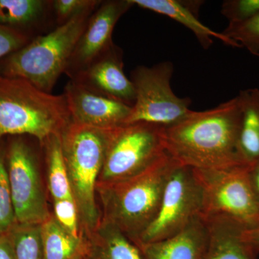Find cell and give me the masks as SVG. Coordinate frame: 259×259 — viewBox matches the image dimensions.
I'll return each mask as SVG.
<instances>
[{
    "label": "cell",
    "mask_w": 259,
    "mask_h": 259,
    "mask_svg": "<svg viewBox=\"0 0 259 259\" xmlns=\"http://www.w3.org/2000/svg\"><path fill=\"white\" fill-rule=\"evenodd\" d=\"M3 139L0 140V236L9 233L18 224L8 179Z\"/></svg>",
    "instance_id": "cell-23"
},
{
    "label": "cell",
    "mask_w": 259,
    "mask_h": 259,
    "mask_svg": "<svg viewBox=\"0 0 259 259\" xmlns=\"http://www.w3.org/2000/svg\"><path fill=\"white\" fill-rule=\"evenodd\" d=\"M101 2L100 0H53L56 26L64 25L84 10L98 6Z\"/></svg>",
    "instance_id": "cell-27"
},
{
    "label": "cell",
    "mask_w": 259,
    "mask_h": 259,
    "mask_svg": "<svg viewBox=\"0 0 259 259\" xmlns=\"http://www.w3.org/2000/svg\"><path fill=\"white\" fill-rule=\"evenodd\" d=\"M112 130L71 122L61 135L70 186L84 233L94 231L101 223L97 186Z\"/></svg>",
    "instance_id": "cell-4"
},
{
    "label": "cell",
    "mask_w": 259,
    "mask_h": 259,
    "mask_svg": "<svg viewBox=\"0 0 259 259\" xmlns=\"http://www.w3.org/2000/svg\"><path fill=\"white\" fill-rule=\"evenodd\" d=\"M83 259H89V258H88V256H87V255H86V256H85V257H84V258H83Z\"/></svg>",
    "instance_id": "cell-32"
},
{
    "label": "cell",
    "mask_w": 259,
    "mask_h": 259,
    "mask_svg": "<svg viewBox=\"0 0 259 259\" xmlns=\"http://www.w3.org/2000/svg\"><path fill=\"white\" fill-rule=\"evenodd\" d=\"M84 234L89 259H142L139 248L110 223L101 221L94 231Z\"/></svg>",
    "instance_id": "cell-18"
},
{
    "label": "cell",
    "mask_w": 259,
    "mask_h": 259,
    "mask_svg": "<svg viewBox=\"0 0 259 259\" xmlns=\"http://www.w3.org/2000/svg\"><path fill=\"white\" fill-rule=\"evenodd\" d=\"M70 123L64 94L46 93L27 80L0 75V140L29 136L42 146Z\"/></svg>",
    "instance_id": "cell-3"
},
{
    "label": "cell",
    "mask_w": 259,
    "mask_h": 259,
    "mask_svg": "<svg viewBox=\"0 0 259 259\" xmlns=\"http://www.w3.org/2000/svg\"><path fill=\"white\" fill-rule=\"evenodd\" d=\"M207 237V223L199 214L175 236L137 247L142 259H202Z\"/></svg>",
    "instance_id": "cell-15"
},
{
    "label": "cell",
    "mask_w": 259,
    "mask_h": 259,
    "mask_svg": "<svg viewBox=\"0 0 259 259\" xmlns=\"http://www.w3.org/2000/svg\"><path fill=\"white\" fill-rule=\"evenodd\" d=\"M134 5L145 10L157 13L173 19L193 32L204 49H208L216 38L226 45L239 47L238 44L225 36L222 32H216L201 23L197 11L200 3H186L178 0H132Z\"/></svg>",
    "instance_id": "cell-16"
},
{
    "label": "cell",
    "mask_w": 259,
    "mask_h": 259,
    "mask_svg": "<svg viewBox=\"0 0 259 259\" xmlns=\"http://www.w3.org/2000/svg\"><path fill=\"white\" fill-rule=\"evenodd\" d=\"M178 163L166 151L136 176L97 185L101 221L115 226L136 245L156 218L167 181Z\"/></svg>",
    "instance_id": "cell-2"
},
{
    "label": "cell",
    "mask_w": 259,
    "mask_h": 259,
    "mask_svg": "<svg viewBox=\"0 0 259 259\" xmlns=\"http://www.w3.org/2000/svg\"><path fill=\"white\" fill-rule=\"evenodd\" d=\"M174 65L163 61L153 66H139L131 71L136 101L125 125L146 122L166 127L182 120L190 111V98L174 93L171 79Z\"/></svg>",
    "instance_id": "cell-9"
},
{
    "label": "cell",
    "mask_w": 259,
    "mask_h": 259,
    "mask_svg": "<svg viewBox=\"0 0 259 259\" xmlns=\"http://www.w3.org/2000/svg\"><path fill=\"white\" fill-rule=\"evenodd\" d=\"M221 13L229 23L246 21L259 14V0H226Z\"/></svg>",
    "instance_id": "cell-26"
},
{
    "label": "cell",
    "mask_w": 259,
    "mask_h": 259,
    "mask_svg": "<svg viewBox=\"0 0 259 259\" xmlns=\"http://www.w3.org/2000/svg\"><path fill=\"white\" fill-rule=\"evenodd\" d=\"M42 148L48 168V185L53 201L74 199L63 155L61 136H52L44 143Z\"/></svg>",
    "instance_id": "cell-21"
},
{
    "label": "cell",
    "mask_w": 259,
    "mask_h": 259,
    "mask_svg": "<svg viewBox=\"0 0 259 259\" xmlns=\"http://www.w3.org/2000/svg\"><path fill=\"white\" fill-rule=\"evenodd\" d=\"M242 101L239 151L247 164L259 158V90L249 89L239 93Z\"/></svg>",
    "instance_id": "cell-20"
},
{
    "label": "cell",
    "mask_w": 259,
    "mask_h": 259,
    "mask_svg": "<svg viewBox=\"0 0 259 259\" xmlns=\"http://www.w3.org/2000/svg\"><path fill=\"white\" fill-rule=\"evenodd\" d=\"M40 231L44 259H83L88 254L86 235L71 234L53 214L40 225Z\"/></svg>",
    "instance_id": "cell-19"
},
{
    "label": "cell",
    "mask_w": 259,
    "mask_h": 259,
    "mask_svg": "<svg viewBox=\"0 0 259 259\" xmlns=\"http://www.w3.org/2000/svg\"><path fill=\"white\" fill-rule=\"evenodd\" d=\"M122 56V49L115 44L88 68L69 79L91 91L133 107L136 90L132 81L124 73Z\"/></svg>",
    "instance_id": "cell-13"
},
{
    "label": "cell",
    "mask_w": 259,
    "mask_h": 259,
    "mask_svg": "<svg viewBox=\"0 0 259 259\" xmlns=\"http://www.w3.org/2000/svg\"><path fill=\"white\" fill-rule=\"evenodd\" d=\"M97 7L84 10L6 56L0 61V75L21 78L51 93L64 74L75 46Z\"/></svg>",
    "instance_id": "cell-5"
},
{
    "label": "cell",
    "mask_w": 259,
    "mask_h": 259,
    "mask_svg": "<svg viewBox=\"0 0 259 259\" xmlns=\"http://www.w3.org/2000/svg\"><path fill=\"white\" fill-rule=\"evenodd\" d=\"M248 177L252 191L259 206V158L248 164Z\"/></svg>",
    "instance_id": "cell-30"
},
{
    "label": "cell",
    "mask_w": 259,
    "mask_h": 259,
    "mask_svg": "<svg viewBox=\"0 0 259 259\" xmlns=\"http://www.w3.org/2000/svg\"><path fill=\"white\" fill-rule=\"evenodd\" d=\"M202 201L203 191L195 170L179 163L167 181L156 218L136 246L162 241L180 233L200 214Z\"/></svg>",
    "instance_id": "cell-10"
},
{
    "label": "cell",
    "mask_w": 259,
    "mask_h": 259,
    "mask_svg": "<svg viewBox=\"0 0 259 259\" xmlns=\"http://www.w3.org/2000/svg\"><path fill=\"white\" fill-rule=\"evenodd\" d=\"M32 40L21 32L0 25V61Z\"/></svg>",
    "instance_id": "cell-28"
},
{
    "label": "cell",
    "mask_w": 259,
    "mask_h": 259,
    "mask_svg": "<svg viewBox=\"0 0 259 259\" xmlns=\"http://www.w3.org/2000/svg\"><path fill=\"white\" fill-rule=\"evenodd\" d=\"M71 122L101 129L125 125L132 107L100 95L69 79L64 88Z\"/></svg>",
    "instance_id": "cell-12"
},
{
    "label": "cell",
    "mask_w": 259,
    "mask_h": 259,
    "mask_svg": "<svg viewBox=\"0 0 259 259\" xmlns=\"http://www.w3.org/2000/svg\"><path fill=\"white\" fill-rule=\"evenodd\" d=\"M248 166L194 168L203 191L201 217L229 220L246 230L259 226V206L248 180Z\"/></svg>",
    "instance_id": "cell-6"
},
{
    "label": "cell",
    "mask_w": 259,
    "mask_h": 259,
    "mask_svg": "<svg viewBox=\"0 0 259 259\" xmlns=\"http://www.w3.org/2000/svg\"><path fill=\"white\" fill-rule=\"evenodd\" d=\"M204 221L208 237L202 259H257L258 253L245 240L243 226L229 220Z\"/></svg>",
    "instance_id": "cell-17"
},
{
    "label": "cell",
    "mask_w": 259,
    "mask_h": 259,
    "mask_svg": "<svg viewBox=\"0 0 259 259\" xmlns=\"http://www.w3.org/2000/svg\"><path fill=\"white\" fill-rule=\"evenodd\" d=\"M243 236L257 253H259V226L245 230Z\"/></svg>",
    "instance_id": "cell-31"
},
{
    "label": "cell",
    "mask_w": 259,
    "mask_h": 259,
    "mask_svg": "<svg viewBox=\"0 0 259 259\" xmlns=\"http://www.w3.org/2000/svg\"><path fill=\"white\" fill-rule=\"evenodd\" d=\"M28 136H8L5 159L17 223L41 225L52 216L42 187L36 148Z\"/></svg>",
    "instance_id": "cell-8"
},
{
    "label": "cell",
    "mask_w": 259,
    "mask_h": 259,
    "mask_svg": "<svg viewBox=\"0 0 259 259\" xmlns=\"http://www.w3.org/2000/svg\"><path fill=\"white\" fill-rule=\"evenodd\" d=\"M0 25L32 40L56 28L53 0H0Z\"/></svg>",
    "instance_id": "cell-14"
},
{
    "label": "cell",
    "mask_w": 259,
    "mask_h": 259,
    "mask_svg": "<svg viewBox=\"0 0 259 259\" xmlns=\"http://www.w3.org/2000/svg\"><path fill=\"white\" fill-rule=\"evenodd\" d=\"M10 233L16 259H44L40 225L17 224Z\"/></svg>",
    "instance_id": "cell-22"
},
{
    "label": "cell",
    "mask_w": 259,
    "mask_h": 259,
    "mask_svg": "<svg viewBox=\"0 0 259 259\" xmlns=\"http://www.w3.org/2000/svg\"><path fill=\"white\" fill-rule=\"evenodd\" d=\"M222 33L259 57V14L246 21L228 24Z\"/></svg>",
    "instance_id": "cell-24"
},
{
    "label": "cell",
    "mask_w": 259,
    "mask_h": 259,
    "mask_svg": "<svg viewBox=\"0 0 259 259\" xmlns=\"http://www.w3.org/2000/svg\"><path fill=\"white\" fill-rule=\"evenodd\" d=\"M242 101L240 95L205 111L190 110L163 127L165 150L182 165L194 169H220L247 164L239 151Z\"/></svg>",
    "instance_id": "cell-1"
},
{
    "label": "cell",
    "mask_w": 259,
    "mask_h": 259,
    "mask_svg": "<svg viewBox=\"0 0 259 259\" xmlns=\"http://www.w3.org/2000/svg\"><path fill=\"white\" fill-rule=\"evenodd\" d=\"M163 127L136 122L112 129L98 185L131 178L153 164L166 153Z\"/></svg>",
    "instance_id": "cell-7"
},
{
    "label": "cell",
    "mask_w": 259,
    "mask_h": 259,
    "mask_svg": "<svg viewBox=\"0 0 259 259\" xmlns=\"http://www.w3.org/2000/svg\"><path fill=\"white\" fill-rule=\"evenodd\" d=\"M0 259H16L10 232L0 236Z\"/></svg>",
    "instance_id": "cell-29"
},
{
    "label": "cell",
    "mask_w": 259,
    "mask_h": 259,
    "mask_svg": "<svg viewBox=\"0 0 259 259\" xmlns=\"http://www.w3.org/2000/svg\"><path fill=\"white\" fill-rule=\"evenodd\" d=\"M134 5L132 0L101 2L89 19L70 58L64 73L69 79L86 69L115 45L112 36L116 24Z\"/></svg>",
    "instance_id": "cell-11"
},
{
    "label": "cell",
    "mask_w": 259,
    "mask_h": 259,
    "mask_svg": "<svg viewBox=\"0 0 259 259\" xmlns=\"http://www.w3.org/2000/svg\"><path fill=\"white\" fill-rule=\"evenodd\" d=\"M53 215L71 234L77 237L83 234L80 226L79 212L74 199L54 201Z\"/></svg>",
    "instance_id": "cell-25"
}]
</instances>
